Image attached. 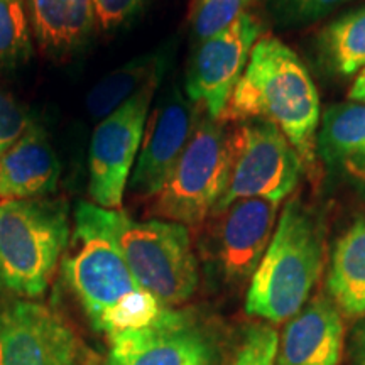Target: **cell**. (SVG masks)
I'll return each instance as SVG.
<instances>
[{"mask_svg":"<svg viewBox=\"0 0 365 365\" xmlns=\"http://www.w3.org/2000/svg\"><path fill=\"white\" fill-rule=\"evenodd\" d=\"M61 272L91 327L108 336L149 325L166 308L137 282L113 240L105 208L93 203L76 207Z\"/></svg>","mask_w":365,"mask_h":365,"instance_id":"6da1fadb","label":"cell"},{"mask_svg":"<svg viewBox=\"0 0 365 365\" xmlns=\"http://www.w3.org/2000/svg\"><path fill=\"white\" fill-rule=\"evenodd\" d=\"M261 118L279 129L307 170L317 168L322 103L312 73L289 46L274 36L254 44L249 63L232 91L222 120Z\"/></svg>","mask_w":365,"mask_h":365,"instance_id":"7a4b0ae2","label":"cell"},{"mask_svg":"<svg viewBox=\"0 0 365 365\" xmlns=\"http://www.w3.org/2000/svg\"><path fill=\"white\" fill-rule=\"evenodd\" d=\"M323 215L299 198L284 205L271 244L249 282L245 312L287 322L309 301L325 259Z\"/></svg>","mask_w":365,"mask_h":365,"instance_id":"3957f363","label":"cell"},{"mask_svg":"<svg viewBox=\"0 0 365 365\" xmlns=\"http://www.w3.org/2000/svg\"><path fill=\"white\" fill-rule=\"evenodd\" d=\"M65 200L0 202V291L12 298L43 296L70 242Z\"/></svg>","mask_w":365,"mask_h":365,"instance_id":"277c9868","label":"cell"},{"mask_svg":"<svg viewBox=\"0 0 365 365\" xmlns=\"http://www.w3.org/2000/svg\"><path fill=\"white\" fill-rule=\"evenodd\" d=\"M105 220L137 282L163 307H180L195 294L200 277L188 227L134 220L120 210H105Z\"/></svg>","mask_w":365,"mask_h":365,"instance_id":"5b68a950","label":"cell"},{"mask_svg":"<svg viewBox=\"0 0 365 365\" xmlns=\"http://www.w3.org/2000/svg\"><path fill=\"white\" fill-rule=\"evenodd\" d=\"M230 132L228 122L200 113L185 153L154 196V217L188 227L213 215L230 175Z\"/></svg>","mask_w":365,"mask_h":365,"instance_id":"8992f818","label":"cell"},{"mask_svg":"<svg viewBox=\"0 0 365 365\" xmlns=\"http://www.w3.org/2000/svg\"><path fill=\"white\" fill-rule=\"evenodd\" d=\"M304 168L298 150L271 122H235L230 132V175L215 212L244 198L282 202L298 185Z\"/></svg>","mask_w":365,"mask_h":365,"instance_id":"52a82bcc","label":"cell"},{"mask_svg":"<svg viewBox=\"0 0 365 365\" xmlns=\"http://www.w3.org/2000/svg\"><path fill=\"white\" fill-rule=\"evenodd\" d=\"M159 83L161 80L144 86L115 112L100 120L91 135L88 195L100 208L122 207Z\"/></svg>","mask_w":365,"mask_h":365,"instance_id":"ba28073f","label":"cell"},{"mask_svg":"<svg viewBox=\"0 0 365 365\" xmlns=\"http://www.w3.org/2000/svg\"><path fill=\"white\" fill-rule=\"evenodd\" d=\"M262 24L252 12L212 38L200 41L186 75L185 93L210 118H222L232 91L247 66Z\"/></svg>","mask_w":365,"mask_h":365,"instance_id":"9c48e42d","label":"cell"},{"mask_svg":"<svg viewBox=\"0 0 365 365\" xmlns=\"http://www.w3.org/2000/svg\"><path fill=\"white\" fill-rule=\"evenodd\" d=\"M80 341L59 314L34 299H0V365H78Z\"/></svg>","mask_w":365,"mask_h":365,"instance_id":"30bf717a","label":"cell"},{"mask_svg":"<svg viewBox=\"0 0 365 365\" xmlns=\"http://www.w3.org/2000/svg\"><path fill=\"white\" fill-rule=\"evenodd\" d=\"M200 113L202 110L178 83L164 93L145 124L143 144L127 185L132 195L154 198L164 188L193 135Z\"/></svg>","mask_w":365,"mask_h":365,"instance_id":"8fae6325","label":"cell"},{"mask_svg":"<svg viewBox=\"0 0 365 365\" xmlns=\"http://www.w3.org/2000/svg\"><path fill=\"white\" fill-rule=\"evenodd\" d=\"M212 345L188 313L164 308L149 325L110 336L107 365H212Z\"/></svg>","mask_w":365,"mask_h":365,"instance_id":"7c38bea8","label":"cell"},{"mask_svg":"<svg viewBox=\"0 0 365 365\" xmlns=\"http://www.w3.org/2000/svg\"><path fill=\"white\" fill-rule=\"evenodd\" d=\"M281 202L269 198H244L220 212L215 232L218 271L228 284L240 286L252 279L266 254L279 218Z\"/></svg>","mask_w":365,"mask_h":365,"instance_id":"4fadbf2b","label":"cell"},{"mask_svg":"<svg viewBox=\"0 0 365 365\" xmlns=\"http://www.w3.org/2000/svg\"><path fill=\"white\" fill-rule=\"evenodd\" d=\"M344 322L330 296L318 294L287 319L276 365H339Z\"/></svg>","mask_w":365,"mask_h":365,"instance_id":"5bb4252c","label":"cell"},{"mask_svg":"<svg viewBox=\"0 0 365 365\" xmlns=\"http://www.w3.org/2000/svg\"><path fill=\"white\" fill-rule=\"evenodd\" d=\"M61 164L48 135L31 125L0 158V198H44L56 190Z\"/></svg>","mask_w":365,"mask_h":365,"instance_id":"9a60e30c","label":"cell"},{"mask_svg":"<svg viewBox=\"0 0 365 365\" xmlns=\"http://www.w3.org/2000/svg\"><path fill=\"white\" fill-rule=\"evenodd\" d=\"M317 156L328 170L365 185V105L336 103L322 115Z\"/></svg>","mask_w":365,"mask_h":365,"instance_id":"2e32d148","label":"cell"},{"mask_svg":"<svg viewBox=\"0 0 365 365\" xmlns=\"http://www.w3.org/2000/svg\"><path fill=\"white\" fill-rule=\"evenodd\" d=\"M33 36L44 51L65 54L95 27L93 0H26Z\"/></svg>","mask_w":365,"mask_h":365,"instance_id":"e0dca14e","label":"cell"},{"mask_svg":"<svg viewBox=\"0 0 365 365\" xmlns=\"http://www.w3.org/2000/svg\"><path fill=\"white\" fill-rule=\"evenodd\" d=\"M327 289L346 317H365V217L357 218L333 245Z\"/></svg>","mask_w":365,"mask_h":365,"instance_id":"ac0fdd59","label":"cell"},{"mask_svg":"<svg viewBox=\"0 0 365 365\" xmlns=\"http://www.w3.org/2000/svg\"><path fill=\"white\" fill-rule=\"evenodd\" d=\"M318 66L330 78L349 80L365 68V4L328 22L314 38Z\"/></svg>","mask_w":365,"mask_h":365,"instance_id":"d6986e66","label":"cell"},{"mask_svg":"<svg viewBox=\"0 0 365 365\" xmlns=\"http://www.w3.org/2000/svg\"><path fill=\"white\" fill-rule=\"evenodd\" d=\"M166 66V51H156L140 54L105 75L91 86L90 93L86 95V110L90 117L95 120H103L118 107H122L127 100L139 93L144 86L161 80Z\"/></svg>","mask_w":365,"mask_h":365,"instance_id":"ffe728a7","label":"cell"},{"mask_svg":"<svg viewBox=\"0 0 365 365\" xmlns=\"http://www.w3.org/2000/svg\"><path fill=\"white\" fill-rule=\"evenodd\" d=\"M33 54V27L26 0H0V70H12Z\"/></svg>","mask_w":365,"mask_h":365,"instance_id":"44dd1931","label":"cell"},{"mask_svg":"<svg viewBox=\"0 0 365 365\" xmlns=\"http://www.w3.org/2000/svg\"><path fill=\"white\" fill-rule=\"evenodd\" d=\"M255 0H195L191 29L195 39L205 41L222 33L240 16L249 12Z\"/></svg>","mask_w":365,"mask_h":365,"instance_id":"7402d4cb","label":"cell"},{"mask_svg":"<svg viewBox=\"0 0 365 365\" xmlns=\"http://www.w3.org/2000/svg\"><path fill=\"white\" fill-rule=\"evenodd\" d=\"M354 0H267L272 21L279 27H303L330 16Z\"/></svg>","mask_w":365,"mask_h":365,"instance_id":"603a6c76","label":"cell"},{"mask_svg":"<svg viewBox=\"0 0 365 365\" xmlns=\"http://www.w3.org/2000/svg\"><path fill=\"white\" fill-rule=\"evenodd\" d=\"M279 335L267 323L250 325L244 331L232 365H276Z\"/></svg>","mask_w":365,"mask_h":365,"instance_id":"cb8c5ba5","label":"cell"},{"mask_svg":"<svg viewBox=\"0 0 365 365\" xmlns=\"http://www.w3.org/2000/svg\"><path fill=\"white\" fill-rule=\"evenodd\" d=\"M31 127L27 113L0 86V158L12 148Z\"/></svg>","mask_w":365,"mask_h":365,"instance_id":"d4e9b609","label":"cell"},{"mask_svg":"<svg viewBox=\"0 0 365 365\" xmlns=\"http://www.w3.org/2000/svg\"><path fill=\"white\" fill-rule=\"evenodd\" d=\"M145 0H93L95 24L103 31H112L125 24Z\"/></svg>","mask_w":365,"mask_h":365,"instance_id":"484cf974","label":"cell"},{"mask_svg":"<svg viewBox=\"0 0 365 365\" xmlns=\"http://www.w3.org/2000/svg\"><path fill=\"white\" fill-rule=\"evenodd\" d=\"M352 360L354 365H365V319L359 323L354 331Z\"/></svg>","mask_w":365,"mask_h":365,"instance_id":"4316f807","label":"cell"},{"mask_svg":"<svg viewBox=\"0 0 365 365\" xmlns=\"http://www.w3.org/2000/svg\"><path fill=\"white\" fill-rule=\"evenodd\" d=\"M349 98L355 103L365 105V68L357 73V76L354 78V83L349 91Z\"/></svg>","mask_w":365,"mask_h":365,"instance_id":"83f0119b","label":"cell"}]
</instances>
